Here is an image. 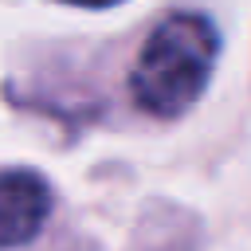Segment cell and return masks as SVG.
I'll list each match as a JSON object with an SVG mask.
<instances>
[{"label": "cell", "instance_id": "1", "mask_svg": "<svg viewBox=\"0 0 251 251\" xmlns=\"http://www.w3.org/2000/svg\"><path fill=\"white\" fill-rule=\"evenodd\" d=\"M216 55H220V35L204 16H196V12L165 16L149 31V39L129 71V90H133L137 106L149 110L153 118L184 114L204 94Z\"/></svg>", "mask_w": 251, "mask_h": 251}, {"label": "cell", "instance_id": "2", "mask_svg": "<svg viewBox=\"0 0 251 251\" xmlns=\"http://www.w3.org/2000/svg\"><path fill=\"white\" fill-rule=\"evenodd\" d=\"M51 208L43 176L31 169H0V247H20L39 235Z\"/></svg>", "mask_w": 251, "mask_h": 251}]
</instances>
